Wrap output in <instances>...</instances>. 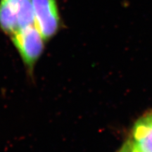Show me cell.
<instances>
[{"instance_id":"obj_3","label":"cell","mask_w":152,"mask_h":152,"mask_svg":"<svg viewBox=\"0 0 152 152\" xmlns=\"http://www.w3.org/2000/svg\"><path fill=\"white\" fill-rule=\"evenodd\" d=\"M35 25L45 41L58 33L61 20L57 5V0H32Z\"/></svg>"},{"instance_id":"obj_5","label":"cell","mask_w":152,"mask_h":152,"mask_svg":"<svg viewBox=\"0 0 152 152\" xmlns=\"http://www.w3.org/2000/svg\"><path fill=\"white\" fill-rule=\"evenodd\" d=\"M133 151V143L132 142L128 141L124 144L118 152H132Z\"/></svg>"},{"instance_id":"obj_2","label":"cell","mask_w":152,"mask_h":152,"mask_svg":"<svg viewBox=\"0 0 152 152\" xmlns=\"http://www.w3.org/2000/svg\"><path fill=\"white\" fill-rule=\"evenodd\" d=\"M11 38L25 66L32 71L45 49L43 36L35 25H32L16 31Z\"/></svg>"},{"instance_id":"obj_1","label":"cell","mask_w":152,"mask_h":152,"mask_svg":"<svg viewBox=\"0 0 152 152\" xmlns=\"http://www.w3.org/2000/svg\"><path fill=\"white\" fill-rule=\"evenodd\" d=\"M35 25L32 0H0V28L9 35Z\"/></svg>"},{"instance_id":"obj_4","label":"cell","mask_w":152,"mask_h":152,"mask_svg":"<svg viewBox=\"0 0 152 152\" xmlns=\"http://www.w3.org/2000/svg\"><path fill=\"white\" fill-rule=\"evenodd\" d=\"M132 143L141 152H152V113L136 123L133 130Z\"/></svg>"},{"instance_id":"obj_6","label":"cell","mask_w":152,"mask_h":152,"mask_svg":"<svg viewBox=\"0 0 152 152\" xmlns=\"http://www.w3.org/2000/svg\"><path fill=\"white\" fill-rule=\"evenodd\" d=\"M132 152H141V151H139V150L137 149V148L134 147V145H133V151Z\"/></svg>"}]
</instances>
